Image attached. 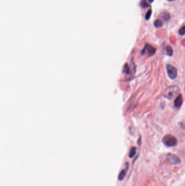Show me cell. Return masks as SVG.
<instances>
[{
	"mask_svg": "<svg viewBox=\"0 0 185 186\" xmlns=\"http://www.w3.org/2000/svg\"><path fill=\"white\" fill-rule=\"evenodd\" d=\"M180 92L179 88L176 85H172L168 87L165 90L163 96L168 100H172L176 97Z\"/></svg>",
	"mask_w": 185,
	"mask_h": 186,
	"instance_id": "obj_1",
	"label": "cell"
},
{
	"mask_svg": "<svg viewBox=\"0 0 185 186\" xmlns=\"http://www.w3.org/2000/svg\"><path fill=\"white\" fill-rule=\"evenodd\" d=\"M163 143L168 147H173L177 145L178 143V140H177L176 138L173 136L171 134H167L164 136L162 139Z\"/></svg>",
	"mask_w": 185,
	"mask_h": 186,
	"instance_id": "obj_2",
	"label": "cell"
},
{
	"mask_svg": "<svg viewBox=\"0 0 185 186\" xmlns=\"http://www.w3.org/2000/svg\"><path fill=\"white\" fill-rule=\"evenodd\" d=\"M166 69L168 77L171 80L175 79L177 77V75H178V71H177L176 68L172 65L167 64L166 66Z\"/></svg>",
	"mask_w": 185,
	"mask_h": 186,
	"instance_id": "obj_3",
	"label": "cell"
},
{
	"mask_svg": "<svg viewBox=\"0 0 185 186\" xmlns=\"http://www.w3.org/2000/svg\"><path fill=\"white\" fill-rule=\"evenodd\" d=\"M156 49L152 46L151 45H149L148 44H147L146 45H145L143 49L141 51V54L142 55H144L147 53L149 57H152L154 55L156 52Z\"/></svg>",
	"mask_w": 185,
	"mask_h": 186,
	"instance_id": "obj_4",
	"label": "cell"
},
{
	"mask_svg": "<svg viewBox=\"0 0 185 186\" xmlns=\"http://www.w3.org/2000/svg\"><path fill=\"white\" fill-rule=\"evenodd\" d=\"M167 157L168 162H170L171 164H179L181 162L180 158L175 155H174V154L169 153L167 155Z\"/></svg>",
	"mask_w": 185,
	"mask_h": 186,
	"instance_id": "obj_5",
	"label": "cell"
},
{
	"mask_svg": "<svg viewBox=\"0 0 185 186\" xmlns=\"http://www.w3.org/2000/svg\"><path fill=\"white\" fill-rule=\"evenodd\" d=\"M182 103H183L182 96L181 94H179V95L177 96L174 102V105L175 106V107L178 109L180 108L181 107V106H182Z\"/></svg>",
	"mask_w": 185,
	"mask_h": 186,
	"instance_id": "obj_6",
	"label": "cell"
},
{
	"mask_svg": "<svg viewBox=\"0 0 185 186\" xmlns=\"http://www.w3.org/2000/svg\"><path fill=\"white\" fill-rule=\"evenodd\" d=\"M128 165L127 166V167H126L125 169L122 170L120 173L119 174V177H118V179H119V180L120 181H122L124 179V177L126 175V174H127V170H128Z\"/></svg>",
	"mask_w": 185,
	"mask_h": 186,
	"instance_id": "obj_7",
	"label": "cell"
},
{
	"mask_svg": "<svg viewBox=\"0 0 185 186\" xmlns=\"http://www.w3.org/2000/svg\"><path fill=\"white\" fill-rule=\"evenodd\" d=\"M161 17L166 21H168L171 19V16L168 12H164L161 14Z\"/></svg>",
	"mask_w": 185,
	"mask_h": 186,
	"instance_id": "obj_8",
	"label": "cell"
},
{
	"mask_svg": "<svg viewBox=\"0 0 185 186\" xmlns=\"http://www.w3.org/2000/svg\"><path fill=\"white\" fill-rule=\"evenodd\" d=\"M140 6L142 8H146L150 7L149 3L147 2V0H142L140 3Z\"/></svg>",
	"mask_w": 185,
	"mask_h": 186,
	"instance_id": "obj_9",
	"label": "cell"
},
{
	"mask_svg": "<svg viewBox=\"0 0 185 186\" xmlns=\"http://www.w3.org/2000/svg\"><path fill=\"white\" fill-rule=\"evenodd\" d=\"M166 54L167 55H168V56H173V49L172 47L168 45L166 47Z\"/></svg>",
	"mask_w": 185,
	"mask_h": 186,
	"instance_id": "obj_10",
	"label": "cell"
},
{
	"mask_svg": "<svg viewBox=\"0 0 185 186\" xmlns=\"http://www.w3.org/2000/svg\"><path fill=\"white\" fill-rule=\"evenodd\" d=\"M163 23L162 21L160 20H156L154 22V25L156 27V28H160V27L163 26Z\"/></svg>",
	"mask_w": 185,
	"mask_h": 186,
	"instance_id": "obj_11",
	"label": "cell"
},
{
	"mask_svg": "<svg viewBox=\"0 0 185 186\" xmlns=\"http://www.w3.org/2000/svg\"><path fill=\"white\" fill-rule=\"evenodd\" d=\"M136 148L135 147H132L130 151V152H129V157L132 158L136 154Z\"/></svg>",
	"mask_w": 185,
	"mask_h": 186,
	"instance_id": "obj_12",
	"label": "cell"
},
{
	"mask_svg": "<svg viewBox=\"0 0 185 186\" xmlns=\"http://www.w3.org/2000/svg\"><path fill=\"white\" fill-rule=\"evenodd\" d=\"M124 73H125L127 75H129L131 72L130 68V66L127 64H126L124 66Z\"/></svg>",
	"mask_w": 185,
	"mask_h": 186,
	"instance_id": "obj_13",
	"label": "cell"
},
{
	"mask_svg": "<svg viewBox=\"0 0 185 186\" xmlns=\"http://www.w3.org/2000/svg\"><path fill=\"white\" fill-rule=\"evenodd\" d=\"M152 14V10L151 9H149L148 11H147V13H146V14H145V20L148 21L150 19V18L151 17Z\"/></svg>",
	"mask_w": 185,
	"mask_h": 186,
	"instance_id": "obj_14",
	"label": "cell"
},
{
	"mask_svg": "<svg viewBox=\"0 0 185 186\" xmlns=\"http://www.w3.org/2000/svg\"><path fill=\"white\" fill-rule=\"evenodd\" d=\"M179 34L181 35H183L185 34V26H182L179 31Z\"/></svg>",
	"mask_w": 185,
	"mask_h": 186,
	"instance_id": "obj_15",
	"label": "cell"
},
{
	"mask_svg": "<svg viewBox=\"0 0 185 186\" xmlns=\"http://www.w3.org/2000/svg\"><path fill=\"white\" fill-rule=\"evenodd\" d=\"M137 143H138V144H139V145H141V137H140L139 139V140H138V141H137Z\"/></svg>",
	"mask_w": 185,
	"mask_h": 186,
	"instance_id": "obj_16",
	"label": "cell"
},
{
	"mask_svg": "<svg viewBox=\"0 0 185 186\" xmlns=\"http://www.w3.org/2000/svg\"><path fill=\"white\" fill-rule=\"evenodd\" d=\"M147 1L149 3H153V2H154V0H147Z\"/></svg>",
	"mask_w": 185,
	"mask_h": 186,
	"instance_id": "obj_17",
	"label": "cell"
},
{
	"mask_svg": "<svg viewBox=\"0 0 185 186\" xmlns=\"http://www.w3.org/2000/svg\"><path fill=\"white\" fill-rule=\"evenodd\" d=\"M167 1H175V0H167Z\"/></svg>",
	"mask_w": 185,
	"mask_h": 186,
	"instance_id": "obj_18",
	"label": "cell"
}]
</instances>
